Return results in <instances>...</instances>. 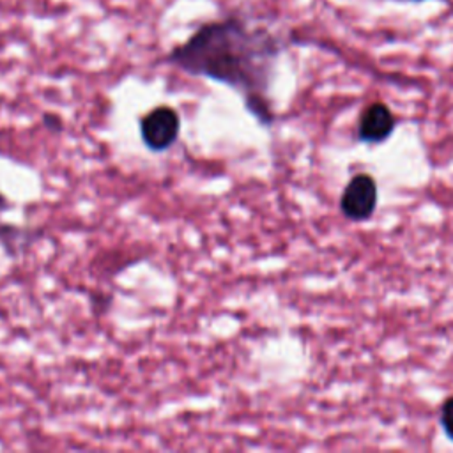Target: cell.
I'll list each match as a JSON object with an SVG mask.
<instances>
[{
	"label": "cell",
	"mask_w": 453,
	"mask_h": 453,
	"mask_svg": "<svg viewBox=\"0 0 453 453\" xmlns=\"http://www.w3.org/2000/svg\"><path fill=\"white\" fill-rule=\"evenodd\" d=\"M278 53L280 44L273 34L230 16L202 25L175 46L165 62L191 76H203L239 90L246 108L260 122L271 124L267 88Z\"/></svg>",
	"instance_id": "1"
},
{
	"label": "cell",
	"mask_w": 453,
	"mask_h": 453,
	"mask_svg": "<svg viewBox=\"0 0 453 453\" xmlns=\"http://www.w3.org/2000/svg\"><path fill=\"white\" fill-rule=\"evenodd\" d=\"M395 129V117L391 110L382 103L370 104L359 120L357 134L363 142L368 143H379L386 140Z\"/></svg>",
	"instance_id": "4"
},
{
	"label": "cell",
	"mask_w": 453,
	"mask_h": 453,
	"mask_svg": "<svg viewBox=\"0 0 453 453\" xmlns=\"http://www.w3.org/2000/svg\"><path fill=\"white\" fill-rule=\"evenodd\" d=\"M377 205V184L366 175L359 173L343 189L340 207L342 212L352 221H363L372 216Z\"/></svg>",
	"instance_id": "3"
},
{
	"label": "cell",
	"mask_w": 453,
	"mask_h": 453,
	"mask_svg": "<svg viewBox=\"0 0 453 453\" xmlns=\"http://www.w3.org/2000/svg\"><path fill=\"white\" fill-rule=\"evenodd\" d=\"M42 122L51 131H60L62 129V119L58 115H55V113H44Z\"/></svg>",
	"instance_id": "7"
},
{
	"label": "cell",
	"mask_w": 453,
	"mask_h": 453,
	"mask_svg": "<svg viewBox=\"0 0 453 453\" xmlns=\"http://www.w3.org/2000/svg\"><path fill=\"white\" fill-rule=\"evenodd\" d=\"M398 2H426V0H398Z\"/></svg>",
	"instance_id": "8"
},
{
	"label": "cell",
	"mask_w": 453,
	"mask_h": 453,
	"mask_svg": "<svg viewBox=\"0 0 453 453\" xmlns=\"http://www.w3.org/2000/svg\"><path fill=\"white\" fill-rule=\"evenodd\" d=\"M7 209H9V203H7L5 196L0 193V244H4L5 248L12 250L16 239L19 237V230L2 219V214H4Z\"/></svg>",
	"instance_id": "5"
},
{
	"label": "cell",
	"mask_w": 453,
	"mask_h": 453,
	"mask_svg": "<svg viewBox=\"0 0 453 453\" xmlns=\"http://www.w3.org/2000/svg\"><path fill=\"white\" fill-rule=\"evenodd\" d=\"M441 426L444 434L453 441V396H449L441 409Z\"/></svg>",
	"instance_id": "6"
},
{
	"label": "cell",
	"mask_w": 453,
	"mask_h": 453,
	"mask_svg": "<svg viewBox=\"0 0 453 453\" xmlns=\"http://www.w3.org/2000/svg\"><path fill=\"white\" fill-rule=\"evenodd\" d=\"M180 117L172 106H156L140 120V136L152 152L168 150L179 138Z\"/></svg>",
	"instance_id": "2"
}]
</instances>
